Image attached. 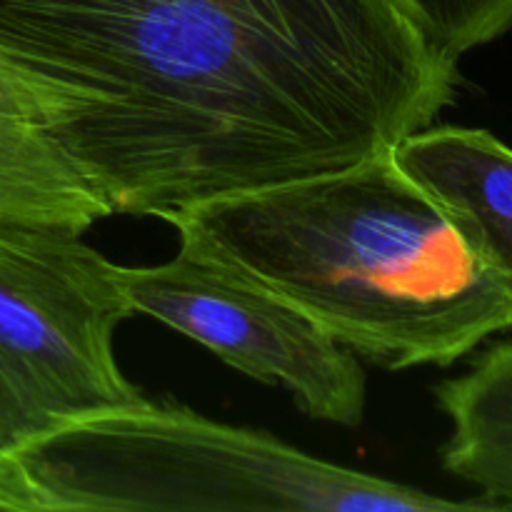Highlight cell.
<instances>
[{
    "label": "cell",
    "mask_w": 512,
    "mask_h": 512,
    "mask_svg": "<svg viewBox=\"0 0 512 512\" xmlns=\"http://www.w3.org/2000/svg\"><path fill=\"white\" fill-rule=\"evenodd\" d=\"M0 53L123 215L343 170L428 128L458 88L388 0H0Z\"/></svg>",
    "instance_id": "6da1fadb"
},
{
    "label": "cell",
    "mask_w": 512,
    "mask_h": 512,
    "mask_svg": "<svg viewBox=\"0 0 512 512\" xmlns=\"http://www.w3.org/2000/svg\"><path fill=\"white\" fill-rule=\"evenodd\" d=\"M180 248L265 285L358 358L453 365L512 328V293L393 150L163 215Z\"/></svg>",
    "instance_id": "7a4b0ae2"
},
{
    "label": "cell",
    "mask_w": 512,
    "mask_h": 512,
    "mask_svg": "<svg viewBox=\"0 0 512 512\" xmlns=\"http://www.w3.org/2000/svg\"><path fill=\"white\" fill-rule=\"evenodd\" d=\"M0 510L440 512L500 510L333 465L263 430L178 403L73 420L0 458Z\"/></svg>",
    "instance_id": "3957f363"
},
{
    "label": "cell",
    "mask_w": 512,
    "mask_h": 512,
    "mask_svg": "<svg viewBox=\"0 0 512 512\" xmlns=\"http://www.w3.org/2000/svg\"><path fill=\"white\" fill-rule=\"evenodd\" d=\"M113 268L75 230L0 223V458L145 400L115 360L133 310Z\"/></svg>",
    "instance_id": "277c9868"
},
{
    "label": "cell",
    "mask_w": 512,
    "mask_h": 512,
    "mask_svg": "<svg viewBox=\"0 0 512 512\" xmlns=\"http://www.w3.org/2000/svg\"><path fill=\"white\" fill-rule=\"evenodd\" d=\"M113 273L133 315L160 320L248 378L288 390L308 418L360 425L368 390L358 355L265 285L188 248L168 263L115 265Z\"/></svg>",
    "instance_id": "5b68a950"
},
{
    "label": "cell",
    "mask_w": 512,
    "mask_h": 512,
    "mask_svg": "<svg viewBox=\"0 0 512 512\" xmlns=\"http://www.w3.org/2000/svg\"><path fill=\"white\" fill-rule=\"evenodd\" d=\"M53 93L0 53V223L85 230L110 208L53 133Z\"/></svg>",
    "instance_id": "8992f818"
},
{
    "label": "cell",
    "mask_w": 512,
    "mask_h": 512,
    "mask_svg": "<svg viewBox=\"0 0 512 512\" xmlns=\"http://www.w3.org/2000/svg\"><path fill=\"white\" fill-rule=\"evenodd\" d=\"M393 155L512 293V148L488 130L428 125L400 140Z\"/></svg>",
    "instance_id": "52a82bcc"
},
{
    "label": "cell",
    "mask_w": 512,
    "mask_h": 512,
    "mask_svg": "<svg viewBox=\"0 0 512 512\" xmlns=\"http://www.w3.org/2000/svg\"><path fill=\"white\" fill-rule=\"evenodd\" d=\"M435 398L450 420L443 468L512 510V340L490 345L468 373L443 380Z\"/></svg>",
    "instance_id": "ba28073f"
},
{
    "label": "cell",
    "mask_w": 512,
    "mask_h": 512,
    "mask_svg": "<svg viewBox=\"0 0 512 512\" xmlns=\"http://www.w3.org/2000/svg\"><path fill=\"white\" fill-rule=\"evenodd\" d=\"M440 55L460 60L512 28V0H388Z\"/></svg>",
    "instance_id": "9c48e42d"
}]
</instances>
